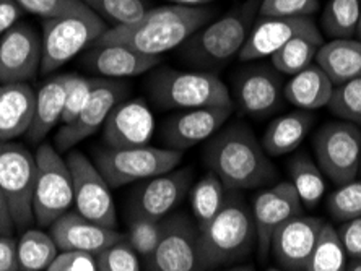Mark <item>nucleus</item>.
Returning <instances> with one entry per match:
<instances>
[{"label": "nucleus", "instance_id": "obj_1", "mask_svg": "<svg viewBox=\"0 0 361 271\" xmlns=\"http://www.w3.org/2000/svg\"><path fill=\"white\" fill-rule=\"evenodd\" d=\"M215 17L209 7L164 5L147 10L140 20L126 26H113L94 44H122L148 56H161L180 47Z\"/></svg>", "mask_w": 361, "mask_h": 271}, {"label": "nucleus", "instance_id": "obj_2", "mask_svg": "<svg viewBox=\"0 0 361 271\" xmlns=\"http://www.w3.org/2000/svg\"><path fill=\"white\" fill-rule=\"evenodd\" d=\"M204 161L228 190L262 187L275 177L262 143L243 122L223 125L207 140Z\"/></svg>", "mask_w": 361, "mask_h": 271}, {"label": "nucleus", "instance_id": "obj_3", "mask_svg": "<svg viewBox=\"0 0 361 271\" xmlns=\"http://www.w3.org/2000/svg\"><path fill=\"white\" fill-rule=\"evenodd\" d=\"M262 0H246L240 7L210 21L180 46L185 63L202 72L219 70L235 56H240L259 15Z\"/></svg>", "mask_w": 361, "mask_h": 271}, {"label": "nucleus", "instance_id": "obj_4", "mask_svg": "<svg viewBox=\"0 0 361 271\" xmlns=\"http://www.w3.org/2000/svg\"><path fill=\"white\" fill-rule=\"evenodd\" d=\"M199 236L205 271L241 262L257 242L252 211L240 195H228L214 220L199 227Z\"/></svg>", "mask_w": 361, "mask_h": 271}, {"label": "nucleus", "instance_id": "obj_5", "mask_svg": "<svg viewBox=\"0 0 361 271\" xmlns=\"http://www.w3.org/2000/svg\"><path fill=\"white\" fill-rule=\"evenodd\" d=\"M145 88L152 103L164 111L233 106L230 89L210 72L157 67L148 75Z\"/></svg>", "mask_w": 361, "mask_h": 271}, {"label": "nucleus", "instance_id": "obj_6", "mask_svg": "<svg viewBox=\"0 0 361 271\" xmlns=\"http://www.w3.org/2000/svg\"><path fill=\"white\" fill-rule=\"evenodd\" d=\"M108 30V23L90 8L42 20L41 73L47 75L66 65L82 51L93 46Z\"/></svg>", "mask_w": 361, "mask_h": 271}, {"label": "nucleus", "instance_id": "obj_7", "mask_svg": "<svg viewBox=\"0 0 361 271\" xmlns=\"http://www.w3.org/2000/svg\"><path fill=\"white\" fill-rule=\"evenodd\" d=\"M180 161L183 151L145 145L135 148H99L94 151L93 163L111 189H119L173 171Z\"/></svg>", "mask_w": 361, "mask_h": 271}, {"label": "nucleus", "instance_id": "obj_8", "mask_svg": "<svg viewBox=\"0 0 361 271\" xmlns=\"http://www.w3.org/2000/svg\"><path fill=\"white\" fill-rule=\"evenodd\" d=\"M33 216L41 227H49L73 205L72 174L57 148L41 145L36 151Z\"/></svg>", "mask_w": 361, "mask_h": 271}, {"label": "nucleus", "instance_id": "obj_9", "mask_svg": "<svg viewBox=\"0 0 361 271\" xmlns=\"http://www.w3.org/2000/svg\"><path fill=\"white\" fill-rule=\"evenodd\" d=\"M36 169V158L28 148L15 141H0V190L7 200L15 227H28L35 222Z\"/></svg>", "mask_w": 361, "mask_h": 271}, {"label": "nucleus", "instance_id": "obj_10", "mask_svg": "<svg viewBox=\"0 0 361 271\" xmlns=\"http://www.w3.org/2000/svg\"><path fill=\"white\" fill-rule=\"evenodd\" d=\"M317 166L334 184L355 180L361 168V130L350 122H329L314 137Z\"/></svg>", "mask_w": 361, "mask_h": 271}, {"label": "nucleus", "instance_id": "obj_11", "mask_svg": "<svg viewBox=\"0 0 361 271\" xmlns=\"http://www.w3.org/2000/svg\"><path fill=\"white\" fill-rule=\"evenodd\" d=\"M66 161L72 174L73 205L77 213L106 227L118 226L111 185L106 182L97 164L80 151H71Z\"/></svg>", "mask_w": 361, "mask_h": 271}, {"label": "nucleus", "instance_id": "obj_12", "mask_svg": "<svg viewBox=\"0 0 361 271\" xmlns=\"http://www.w3.org/2000/svg\"><path fill=\"white\" fill-rule=\"evenodd\" d=\"M130 84L126 80L93 78L92 94L80 115L71 124H63L56 135L57 151L72 150L88 137L103 129L106 119L116 106L130 94Z\"/></svg>", "mask_w": 361, "mask_h": 271}, {"label": "nucleus", "instance_id": "obj_13", "mask_svg": "<svg viewBox=\"0 0 361 271\" xmlns=\"http://www.w3.org/2000/svg\"><path fill=\"white\" fill-rule=\"evenodd\" d=\"M147 262L150 271H205L199 226L185 215L164 218L161 239Z\"/></svg>", "mask_w": 361, "mask_h": 271}, {"label": "nucleus", "instance_id": "obj_14", "mask_svg": "<svg viewBox=\"0 0 361 271\" xmlns=\"http://www.w3.org/2000/svg\"><path fill=\"white\" fill-rule=\"evenodd\" d=\"M243 114L265 119L281 108L285 101L283 75L274 65H249L233 80V96Z\"/></svg>", "mask_w": 361, "mask_h": 271}, {"label": "nucleus", "instance_id": "obj_15", "mask_svg": "<svg viewBox=\"0 0 361 271\" xmlns=\"http://www.w3.org/2000/svg\"><path fill=\"white\" fill-rule=\"evenodd\" d=\"M192 177V169L184 168L142 180L130 196V218L163 221L189 194Z\"/></svg>", "mask_w": 361, "mask_h": 271}, {"label": "nucleus", "instance_id": "obj_16", "mask_svg": "<svg viewBox=\"0 0 361 271\" xmlns=\"http://www.w3.org/2000/svg\"><path fill=\"white\" fill-rule=\"evenodd\" d=\"M41 34L31 25L17 23L0 36V84L28 83L41 72Z\"/></svg>", "mask_w": 361, "mask_h": 271}, {"label": "nucleus", "instance_id": "obj_17", "mask_svg": "<svg viewBox=\"0 0 361 271\" xmlns=\"http://www.w3.org/2000/svg\"><path fill=\"white\" fill-rule=\"evenodd\" d=\"M233 114V106L185 109L163 122L161 141L169 150L184 151L188 148L210 140Z\"/></svg>", "mask_w": 361, "mask_h": 271}, {"label": "nucleus", "instance_id": "obj_18", "mask_svg": "<svg viewBox=\"0 0 361 271\" xmlns=\"http://www.w3.org/2000/svg\"><path fill=\"white\" fill-rule=\"evenodd\" d=\"M251 211L256 225L259 253L265 258L272 248L275 231L285 222L302 216V201L293 184L281 182L259 194L254 198Z\"/></svg>", "mask_w": 361, "mask_h": 271}, {"label": "nucleus", "instance_id": "obj_19", "mask_svg": "<svg viewBox=\"0 0 361 271\" xmlns=\"http://www.w3.org/2000/svg\"><path fill=\"white\" fill-rule=\"evenodd\" d=\"M298 36H322L311 17L274 18L261 17L254 21L251 33L240 52L241 61H259L272 57L286 42Z\"/></svg>", "mask_w": 361, "mask_h": 271}, {"label": "nucleus", "instance_id": "obj_20", "mask_svg": "<svg viewBox=\"0 0 361 271\" xmlns=\"http://www.w3.org/2000/svg\"><path fill=\"white\" fill-rule=\"evenodd\" d=\"M101 130L109 148L145 146L155 134V117L143 98L126 99L113 109Z\"/></svg>", "mask_w": 361, "mask_h": 271}, {"label": "nucleus", "instance_id": "obj_21", "mask_svg": "<svg viewBox=\"0 0 361 271\" xmlns=\"http://www.w3.org/2000/svg\"><path fill=\"white\" fill-rule=\"evenodd\" d=\"M324 225L321 218L298 216L275 231L272 251L281 270L306 271Z\"/></svg>", "mask_w": 361, "mask_h": 271}, {"label": "nucleus", "instance_id": "obj_22", "mask_svg": "<svg viewBox=\"0 0 361 271\" xmlns=\"http://www.w3.org/2000/svg\"><path fill=\"white\" fill-rule=\"evenodd\" d=\"M49 234L61 252H85L97 255L116 242L124 241L114 227L87 220L77 211H67L49 226Z\"/></svg>", "mask_w": 361, "mask_h": 271}, {"label": "nucleus", "instance_id": "obj_23", "mask_svg": "<svg viewBox=\"0 0 361 271\" xmlns=\"http://www.w3.org/2000/svg\"><path fill=\"white\" fill-rule=\"evenodd\" d=\"M161 56H148L122 44H93L83 54L82 65L98 78L124 80L152 72Z\"/></svg>", "mask_w": 361, "mask_h": 271}, {"label": "nucleus", "instance_id": "obj_24", "mask_svg": "<svg viewBox=\"0 0 361 271\" xmlns=\"http://www.w3.org/2000/svg\"><path fill=\"white\" fill-rule=\"evenodd\" d=\"M35 108L36 93L28 83L0 84V141L28 135Z\"/></svg>", "mask_w": 361, "mask_h": 271}, {"label": "nucleus", "instance_id": "obj_25", "mask_svg": "<svg viewBox=\"0 0 361 271\" xmlns=\"http://www.w3.org/2000/svg\"><path fill=\"white\" fill-rule=\"evenodd\" d=\"M316 117L311 111H291L270 122L262 137V146L269 156H283L298 150L310 134Z\"/></svg>", "mask_w": 361, "mask_h": 271}, {"label": "nucleus", "instance_id": "obj_26", "mask_svg": "<svg viewBox=\"0 0 361 271\" xmlns=\"http://www.w3.org/2000/svg\"><path fill=\"white\" fill-rule=\"evenodd\" d=\"M68 77H71V73L52 77L36 93L35 117L28 132V138L33 143L44 140L46 135L59 122H62V114L63 108H66L67 98Z\"/></svg>", "mask_w": 361, "mask_h": 271}, {"label": "nucleus", "instance_id": "obj_27", "mask_svg": "<svg viewBox=\"0 0 361 271\" xmlns=\"http://www.w3.org/2000/svg\"><path fill=\"white\" fill-rule=\"evenodd\" d=\"M334 88L336 87L326 72L317 63H311L285 84V99L296 106V109L312 113L329 104Z\"/></svg>", "mask_w": 361, "mask_h": 271}, {"label": "nucleus", "instance_id": "obj_28", "mask_svg": "<svg viewBox=\"0 0 361 271\" xmlns=\"http://www.w3.org/2000/svg\"><path fill=\"white\" fill-rule=\"evenodd\" d=\"M316 63L331 78L334 87L361 77V41L332 39L324 42L316 54Z\"/></svg>", "mask_w": 361, "mask_h": 271}, {"label": "nucleus", "instance_id": "obj_29", "mask_svg": "<svg viewBox=\"0 0 361 271\" xmlns=\"http://www.w3.org/2000/svg\"><path fill=\"white\" fill-rule=\"evenodd\" d=\"M226 187L214 172L205 174L189 189V203L199 227L214 220L228 198Z\"/></svg>", "mask_w": 361, "mask_h": 271}, {"label": "nucleus", "instance_id": "obj_30", "mask_svg": "<svg viewBox=\"0 0 361 271\" xmlns=\"http://www.w3.org/2000/svg\"><path fill=\"white\" fill-rule=\"evenodd\" d=\"M17 251L20 271H46L61 253L51 234L39 229L25 231Z\"/></svg>", "mask_w": 361, "mask_h": 271}, {"label": "nucleus", "instance_id": "obj_31", "mask_svg": "<svg viewBox=\"0 0 361 271\" xmlns=\"http://www.w3.org/2000/svg\"><path fill=\"white\" fill-rule=\"evenodd\" d=\"M324 44L322 36H298L270 57L272 65L281 75L293 77L316 61V54Z\"/></svg>", "mask_w": 361, "mask_h": 271}, {"label": "nucleus", "instance_id": "obj_32", "mask_svg": "<svg viewBox=\"0 0 361 271\" xmlns=\"http://www.w3.org/2000/svg\"><path fill=\"white\" fill-rule=\"evenodd\" d=\"M288 172L302 205L307 208H316L326 192V180L321 168L310 156L301 153L290 161Z\"/></svg>", "mask_w": 361, "mask_h": 271}, {"label": "nucleus", "instance_id": "obj_33", "mask_svg": "<svg viewBox=\"0 0 361 271\" xmlns=\"http://www.w3.org/2000/svg\"><path fill=\"white\" fill-rule=\"evenodd\" d=\"M361 17V0H331L321 23L324 34L332 39H352Z\"/></svg>", "mask_w": 361, "mask_h": 271}, {"label": "nucleus", "instance_id": "obj_34", "mask_svg": "<svg viewBox=\"0 0 361 271\" xmlns=\"http://www.w3.org/2000/svg\"><path fill=\"white\" fill-rule=\"evenodd\" d=\"M347 253L336 227L324 225L306 271H347Z\"/></svg>", "mask_w": 361, "mask_h": 271}, {"label": "nucleus", "instance_id": "obj_35", "mask_svg": "<svg viewBox=\"0 0 361 271\" xmlns=\"http://www.w3.org/2000/svg\"><path fill=\"white\" fill-rule=\"evenodd\" d=\"M87 7L113 26L135 23L147 13L143 0H82Z\"/></svg>", "mask_w": 361, "mask_h": 271}, {"label": "nucleus", "instance_id": "obj_36", "mask_svg": "<svg viewBox=\"0 0 361 271\" xmlns=\"http://www.w3.org/2000/svg\"><path fill=\"white\" fill-rule=\"evenodd\" d=\"M327 106L334 115L350 124L361 125V77L334 88Z\"/></svg>", "mask_w": 361, "mask_h": 271}, {"label": "nucleus", "instance_id": "obj_37", "mask_svg": "<svg viewBox=\"0 0 361 271\" xmlns=\"http://www.w3.org/2000/svg\"><path fill=\"white\" fill-rule=\"evenodd\" d=\"M161 231L163 221L148 220V218H130L126 241L140 258L148 260L158 247Z\"/></svg>", "mask_w": 361, "mask_h": 271}, {"label": "nucleus", "instance_id": "obj_38", "mask_svg": "<svg viewBox=\"0 0 361 271\" xmlns=\"http://www.w3.org/2000/svg\"><path fill=\"white\" fill-rule=\"evenodd\" d=\"M327 210L334 220L347 222L361 218V182L338 185V189L327 200Z\"/></svg>", "mask_w": 361, "mask_h": 271}, {"label": "nucleus", "instance_id": "obj_39", "mask_svg": "<svg viewBox=\"0 0 361 271\" xmlns=\"http://www.w3.org/2000/svg\"><path fill=\"white\" fill-rule=\"evenodd\" d=\"M94 258H97L98 271H140V257L126 239L101 251L94 255Z\"/></svg>", "mask_w": 361, "mask_h": 271}, {"label": "nucleus", "instance_id": "obj_40", "mask_svg": "<svg viewBox=\"0 0 361 271\" xmlns=\"http://www.w3.org/2000/svg\"><path fill=\"white\" fill-rule=\"evenodd\" d=\"M319 10V0H262L259 15L274 18L311 17Z\"/></svg>", "mask_w": 361, "mask_h": 271}, {"label": "nucleus", "instance_id": "obj_41", "mask_svg": "<svg viewBox=\"0 0 361 271\" xmlns=\"http://www.w3.org/2000/svg\"><path fill=\"white\" fill-rule=\"evenodd\" d=\"M23 12L33 13L42 20L78 13L88 7L82 0H17Z\"/></svg>", "mask_w": 361, "mask_h": 271}, {"label": "nucleus", "instance_id": "obj_42", "mask_svg": "<svg viewBox=\"0 0 361 271\" xmlns=\"http://www.w3.org/2000/svg\"><path fill=\"white\" fill-rule=\"evenodd\" d=\"M93 88V78H85L80 75L68 77V87H67V98H66V108H63L62 114V125L71 124L77 119L87 106L90 94H92Z\"/></svg>", "mask_w": 361, "mask_h": 271}, {"label": "nucleus", "instance_id": "obj_43", "mask_svg": "<svg viewBox=\"0 0 361 271\" xmlns=\"http://www.w3.org/2000/svg\"><path fill=\"white\" fill-rule=\"evenodd\" d=\"M46 271H98V265L92 253L61 252Z\"/></svg>", "mask_w": 361, "mask_h": 271}, {"label": "nucleus", "instance_id": "obj_44", "mask_svg": "<svg viewBox=\"0 0 361 271\" xmlns=\"http://www.w3.org/2000/svg\"><path fill=\"white\" fill-rule=\"evenodd\" d=\"M338 237H341L347 257L361 260V218L343 222V226L338 229Z\"/></svg>", "mask_w": 361, "mask_h": 271}, {"label": "nucleus", "instance_id": "obj_45", "mask_svg": "<svg viewBox=\"0 0 361 271\" xmlns=\"http://www.w3.org/2000/svg\"><path fill=\"white\" fill-rule=\"evenodd\" d=\"M0 271H20L17 241L13 236H0Z\"/></svg>", "mask_w": 361, "mask_h": 271}, {"label": "nucleus", "instance_id": "obj_46", "mask_svg": "<svg viewBox=\"0 0 361 271\" xmlns=\"http://www.w3.org/2000/svg\"><path fill=\"white\" fill-rule=\"evenodd\" d=\"M23 15L17 0H0V36L12 30Z\"/></svg>", "mask_w": 361, "mask_h": 271}, {"label": "nucleus", "instance_id": "obj_47", "mask_svg": "<svg viewBox=\"0 0 361 271\" xmlns=\"http://www.w3.org/2000/svg\"><path fill=\"white\" fill-rule=\"evenodd\" d=\"M13 218L10 215L7 200H5L2 190H0V236H13Z\"/></svg>", "mask_w": 361, "mask_h": 271}, {"label": "nucleus", "instance_id": "obj_48", "mask_svg": "<svg viewBox=\"0 0 361 271\" xmlns=\"http://www.w3.org/2000/svg\"><path fill=\"white\" fill-rule=\"evenodd\" d=\"M174 5H185V7H204V5L214 2V0H168Z\"/></svg>", "mask_w": 361, "mask_h": 271}, {"label": "nucleus", "instance_id": "obj_49", "mask_svg": "<svg viewBox=\"0 0 361 271\" xmlns=\"http://www.w3.org/2000/svg\"><path fill=\"white\" fill-rule=\"evenodd\" d=\"M347 271H361V260H353L347 265Z\"/></svg>", "mask_w": 361, "mask_h": 271}, {"label": "nucleus", "instance_id": "obj_50", "mask_svg": "<svg viewBox=\"0 0 361 271\" xmlns=\"http://www.w3.org/2000/svg\"><path fill=\"white\" fill-rule=\"evenodd\" d=\"M228 271H254V268L251 267V265H247V267H238V268H231Z\"/></svg>", "mask_w": 361, "mask_h": 271}, {"label": "nucleus", "instance_id": "obj_51", "mask_svg": "<svg viewBox=\"0 0 361 271\" xmlns=\"http://www.w3.org/2000/svg\"><path fill=\"white\" fill-rule=\"evenodd\" d=\"M357 36L361 41V17H360V21H358V28H357Z\"/></svg>", "mask_w": 361, "mask_h": 271}, {"label": "nucleus", "instance_id": "obj_52", "mask_svg": "<svg viewBox=\"0 0 361 271\" xmlns=\"http://www.w3.org/2000/svg\"><path fill=\"white\" fill-rule=\"evenodd\" d=\"M265 271H283V270H280V268H269V270H265Z\"/></svg>", "mask_w": 361, "mask_h": 271}, {"label": "nucleus", "instance_id": "obj_53", "mask_svg": "<svg viewBox=\"0 0 361 271\" xmlns=\"http://www.w3.org/2000/svg\"><path fill=\"white\" fill-rule=\"evenodd\" d=\"M214 271H215V270H214Z\"/></svg>", "mask_w": 361, "mask_h": 271}]
</instances>
